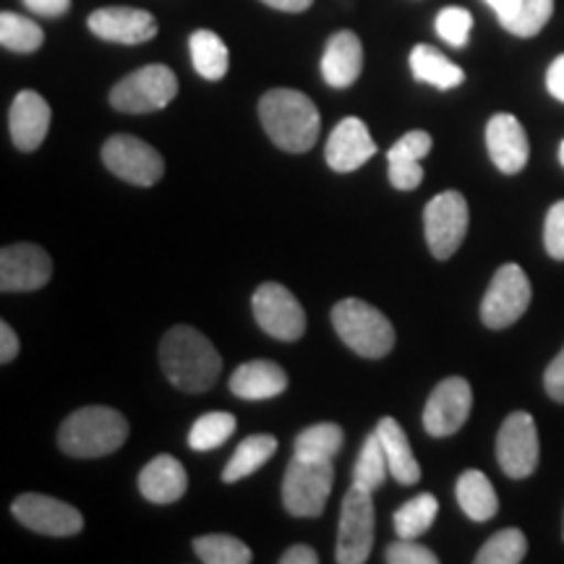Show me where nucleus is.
Listing matches in <instances>:
<instances>
[{
    "instance_id": "nucleus-1",
    "label": "nucleus",
    "mask_w": 564,
    "mask_h": 564,
    "mask_svg": "<svg viewBox=\"0 0 564 564\" xmlns=\"http://www.w3.org/2000/svg\"><path fill=\"white\" fill-rule=\"evenodd\" d=\"M160 366L173 387H178L181 392L199 394L217 382L223 371V358L207 335L178 324L162 337Z\"/></svg>"
},
{
    "instance_id": "nucleus-2",
    "label": "nucleus",
    "mask_w": 564,
    "mask_h": 564,
    "mask_svg": "<svg viewBox=\"0 0 564 564\" xmlns=\"http://www.w3.org/2000/svg\"><path fill=\"white\" fill-rule=\"evenodd\" d=\"M259 118L274 144L282 152L303 154L319 139V110L299 89H270L259 100Z\"/></svg>"
},
{
    "instance_id": "nucleus-3",
    "label": "nucleus",
    "mask_w": 564,
    "mask_h": 564,
    "mask_svg": "<svg viewBox=\"0 0 564 564\" xmlns=\"http://www.w3.org/2000/svg\"><path fill=\"white\" fill-rule=\"evenodd\" d=\"M129 440V421L116 408L87 405L70 413L58 429L61 449L70 457H105Z\"/></svg>"
},
{
    "instance_id": "nucleus-4",
    "label": "nucleus",
    "mask_w": 564,
    "mask_h": 564,
    "mask_svg": "<svg viewBox=\"0 0 564 564\" xmlns=\"http://www.w3.org/2000/svg\"><path fill=\"white\" fill-rule=\"evenodd\" d=\"M333 327L340 340L361 358L390 356L394 348V327L387 316L361 299H345L333 306Z\"/></svg>"
},
{
    "instance_id": "nucleus-5",
    "label": "nucleus",
    "mask_w": 564,
    "mask_h": 564,
    "mask_svg": "<svg viewBox=\"0 0 564 564\" xmlns=\"http://www.w3.org/2000/svg\"><path fill=\"white\" fill-rule=\"evenodd\" d=\"M335 484L333 460L293 455L282 478V505L293 518H319Z\"/></svg>"
},
{
    "instance_id": "nucleus-6",
    "label": "nucleus",
    "mask_w": 564,
    "mask_h": 564,
    "mask_svg": "<svg viewBox=\"0 0 564 564\" xmlns=\"http://www.w3.org/2000/svg\"><path fill=\"white\" fill-rule=\"evenodd\" d=\"M175 97H178V76L173 74V68L162 66V63L137 68L110 89L112 108L131 112V116L167 108Z\"/></svg>"
},
{
    "instance_id": "nucleus-7",
    "label": "nucleus",
    "mask_w": 564,
    "mask_h": 564,
    "mask_svg": "<svg viewBox=\"0 0 564 564\" xmlns=\"http://www.w3.org/2000/svg\"><path fill=\"white\" fill-rule=\"evenodd\" d=\"M369 489L350 484L340 507V531H337V556L340 564H364L369 560L377 531V512Z\"/></svg>"
},
{
    "instance_id": "nucleus-8",
    "label": "nucleus",
    "mask_w": 564,
    "mask_h": 564,
    "mask_svg": "<svg viewBox=\"0 0 564 564\" xmlns=\"http://www.w3.org/2000/svg\"><path fill=\"white\" fill-rule=\"evenodd\" d=\"M531 280L518 264H502L489 282L481 301V322L489 329H505L514 324L531 306Z\"/></svg>"
},
{
    "instance_id": "nucleus-9",
    "label": "nucleus",
    "mask_w": 564,
    "mask_h": 564,
    "mask_svg": "<svg viewBox=\"0 0 564 564\" xmlns=\"http://www.w3.org/2000/svg\"><path fill=\"white\" fill-rule=\"evenodd\" d=\"M251 308L259 327L274 340L295 343L306 333V312L299 299L280 282H262L253 293Z\"/></svg>"
},
{
    "instance_id": "nucleus-10",
    "label": "nucleus",
    "mask_w": 564,
    "mask_h": 564,
    "mask_svg": "<svg viewBox=\"0 0 564 564\" xmlns=\"http://www.w3.org/2000/svg\"><path fill=\"white\" fill-rule=\"evenodd\" d=\"M105 167L133 186H154L165 173V160L152 144L131 133H116L102 144Z\"/></svg>"
},
{
    "instance_id": "nucleus-11",
    "label": "nucleus",
    "mask_w": 564,
    "mask_h": 564,
    "mask_svg": "<svg viewBox=\"0 0 564 564\" xmlns=\"http://www.w3.org/2000/svg\"><path fill=\"white\" fill-rule=\"evenodd\" d=\"M468 202L460 192H442L426 204V209H423L426 243L440 262L460 249L465 232H468Z\"/></svg>"
},
{
    "instance_id": "nucleus-12",
    "label": "nucleus",
    "mask_w": 564,
    "mask_h": 564,
    "mask_svg": "<svg viewBox=\"0 0 564 564\" xmlns=\"http://www.w3.org/2000/svg\"><path fill=\"white\" fill-rule=\"evenodd\" d=\"M497 460L510 478H528L539 468V426L531 413L507 415L497 434Z\"/></svg>"
},
{
    "instance_id": "nucleus-13",
    "label": "nucleus",
    "mask_w": 564,
    "mask_h": 564,
    "mask_svg": "<svg viewBox=\"0 0 564 564\" xmlns=\"http://www.w3.org/2000/svg\"><path fill=\"white\" fill-rule=\"evenodd\" d=\"M470 408H474V390L463 377L442 379L429 394L426 408H423V429L442 440L460 432L468 421Z\"/></svg>"
},
{
    "instance_id": "nucleus-14",
    "label": "nucleus",
    "mask_w": 564,
    "mask_h": 564,
    "mask_svg": "<svg viewBox=\"0 0 564 564\" xmlns=\"http://www.w3.org/2000/svg\"><path fill=\"white\" fill-rule=\"evenodd\" d=\"M53 278V259L42 246L13 243L0 251V291L30 293L45 288Z\"/></svg>"
},
{
    "instance_id": "nucleus-15",
    "label": "nucleus",
    "mask_w": 564,
    "mask_h": 564,
    "mask_svg": "<svg viewBox=\"0 0 564 564\" xmlns=\"http://www.w3.org/2000/svg\"><path fill=\"white\" fill-rule=\"evenodd\" d=\"M11 512L21 525L42 535L66 539V535L82 533L84 528L82 512L74 505L45 497V494H21L17 502H13Z\"/></svg>"
},
{
    "instance_id": "nucleus-16",
    "label": "nucleus",
    "mask_w": 564,
    "mask_h": 564,
    "mask_svg": "<svg viewBox=\"0 0 564 564\" xmlns=\"http://www.w3.org/2000/svg\"><path fill=\"white\" fill-rule=\"evenodd\" d=\"M87 24L95 37L118 42V45H141L160 32L158 19L150 11L131 9V6H105L89 13Z\"/></svg>"
},
{
    "instance_id": "nucleus-17",
    "label": "nucleus",
    "mask_w": 564,
    "mask_h": 564,
    "mask_svg": "<svg viewBox=\"0 0 564 564\" xmlns=\"http://www.w3.org/2000/svg\"><path fill=\"white\" fill-rule=\"evenodd\" d=\"M486 147H489L497 171L505 175L520 173L528 165V158H531V144H528L523 123L510 112H497L486 123Z\"/></svg>"
},
{
    "instance_id": "nucleus-18",
    "label": "nucleus",
    "mask_w": 564,
    "mask_h": 564,
    "mask_svg": "<svg viewBox=\"0 0 564 564\" xmlns=\"http://www.w3.org/2000/svg\"><path fill=\"white\" fill-rule=\"evenodd\" d=\"M373 154H377V144H373L369 126L361 118L352 116L335 126V131L327 139V147H324V160L335 173L358 171Z\"/></svg>"
},
{
    "instance_id": "nucleus-19",
    "label": "nucleus",
    "mask_w": 564,
    "mask_h": 564,
    "mask_svg": "<svg viewBox=\"0 0 564 564\" xmlns=\"http://www.w3.org/2000/svg\"><path fill=\"white\" fill-rule=\"evenodd\" d=\"M51 105L34 89L19 91L9 110L11 139L21 152H34L51 129Z\"/></svg>"
},
{
    "instance_id": "nucleus-20",
    "label": "nucleus",
    "mask_w": 564,
    "mask_h": 564,
    "mask_svg": "<svg viewBox=\"0 0 564 564\" xmlns=\"http://www.w3.org/2000/svg\"><path fill=\"white\" fill-rule=\"evenodd\" d=\"M364 68V45L356 32L343 30L327 40L322 55V76L333 89H348Z\"/></svg>"
},
{
    "instance_id": "nucleus-21",
    "label": "nucleus",
    "mask_w": 564,
    "mask_h": 564,
    "mask_svg": "<svg viewBox=\"0 0 564 564\" xmlns=\"http://www.w3.org/2000/svg\"><path fill=\"white\" fill-rule=\"evenodd\" d=\"M188 476L173 455H158L141 468L139 491L152 505H173L186 494Z\"/></svg>"
},
{
    "instance_id": "nucleus-22",
    "label": "nucleus",
    "mask_w": 564,
    "mask_h": 564,
    "mask_svg": "<svg viewBox=\"0 0 564 564\" xmlns=\"http://www.w3.org/2000/svg\"><path fill=\"white\" fill-rule=\"evenodd\" d=\"M230 392L241 400H272L288 390V373L274 361H249L230 377Z\"/></svg>"
},
{
    "instance_id": "nucleus-23",
    "label": "nucleus",
    "mask_w": 564,
    "mask_h": 564,
    "mask_svg": "<svg viewBox=\"0 0 564 564\" xmlns=\"http://www.w3.org/2000/svg\"><path fill=\"white\" fill-rule=\"evenodd\" d=\"M373 432H377L379 442H382L387 463H390V476L394 478V481L403 484V486L419 484L421 481V465H419V460H415L411 442H408V434L403 432V426L387 415V419L377 423V429H373Z\"/></svg>"
},
{
    "instance_id": "nucleus-24",
    "label": "nucleus",
    "mask_w": 564,
    "mask_h": 564,
    "mask_svg": "<svg viewBox=\"0 0 564 564\" xmlns=\"http://www.w3.org/2000/svg\"><path fill=\"white\" fill-rule=\"evenodd\" d=\"M455 497L460 510L468 514L470 520H476V523H486V520H491L499 510L497 491H494L489 478L476 468L465 470V474L457 478Z\"/></svg>"
},
{
    "instance_id": "nucleus-25",
    "label": "nucleus",
    "mask_w": 564,
    "mask_h": 564,
    "mask_svg": "<svg viewBox=\"0 0 564 564\" xmlns=\"http://www.w3.org/2000/svg\"><path fill=\"white\" fill-rule=\"evenodd\" d=\"M411 70H413L415 79L423 84H432V87L442 89V91L460 87V84L465 82V70L432 45H415L413 47Z\"/></svg>"
},
{
    "instance_id": "nucleus-26",
    "label": "nucleus",
    "mask_w": 564,
    "mask_h": 564,
    "mask_svg": "<svg viewBox=\"0 0 564 564\" xmlns=\"http://www.w3.org/2000/svg\"><path fill=\"white\" fill-rule=\"evenodd\" d=\"M274 453H278V440H274L272 434L246 436V440L236 447V453H232L228 465H225L223 481L236 484L241 481V478H249L251 474H257Z\"/></svg>"
},
{
    "instance_id": "nucleus-27",
    "label": "nucleus",
    "mask_w": 564,
    "mask_h": 564,
    "mask_svg": "<svg viewBox=\"0 0 564 564\" xmlns=\"http://www.w3.org/2000/svg\"><path fill=\"white\" fill-rule=\"evenodd\" d=\"M188 51H192V63L196 74L207 82L225 79L230 66L228 45L220 40V34L212 30H196L188 40Z\"/></svg>"
},
{
    "instance_id": "nucleus-28",
    "label": "nucleus",
    "mask_w": 564,
    "mask_h": 564,
    "mask_svg": "<svg viewBox=\"0 0 564 564\" xmlns=\"http://www.w3.org/2000/svg\"><path fill=\"white\" fill-rule=\"evenodd\" d=\"M436 512H440L436 497H432V494H419V497H413L411 502H405L394 512V533H398V539H419V535H423L434 525Z\"/></svg>"
},
{
    "instance_id": "nucleus-29",
    "label": "nucleus",
    "mask_w": 564,
    "mask_h": 564,
    "mask_svg": "<svg viewBox=\"0 0 564 564\" xmlns=\"http://www.w3.org/2000/svg\"><path fill=\"white\" fill-rule=\"evenodd\" d=\"M194 552L204 564H249L251 549L228 533H209L194 539Z\"/></svg>"
},
{
    "instance_id": "nucleus-30",
    "label": "nucleus",
    "mask_w": 564,
    "mask_h": 564,
    "mask_svg": "<svg viewBox=\"0 0 564 564\" xmlns=\"http://www.w3.org/2000/svg\"><path fill=\"white\" fill-rule=\"evenodd\" d=\"M343 429L337 423H314L295 436V455L316 457V460H333L343 449Z\"/></svg>"
},
{
    "instance_id": "nucleus-31",
    "label": "nucleus",
    "mask_w": 564,
    "mask_h": 564,
    "mask_svg": "<svg viewBox=\"0 0 564 564\" xmlns=\"http://www.w3.org/2000/svg\"><path fill=\"white\" fill-rule=\"evenodd\" d=\"M45 42V32L32 19L19 17L13 11L0 13V45L13 53H34Z\"/></svg>"
},
{
    "instance_id": "nucleus-32",
    "label": "nucleus",
    "mask_w": 564,
    "mask_h": 564,
    "mask_svg": "<svg viewBox=\"0 0 564 564\" xmlns=\"http://www.w3.org/2000/svg\"><path fill=\"white\" fill-rule=\"evenodd\" d=\"M387 474H390V463H387L382 442H379L377 432H373L366 436L361 453H358L356 468H352V484L377 491L387 481Z\"/></svg>"
},
{
    "instance_id": "nucleus-33",
    "label": "nucleus",
    "mask_w": 564,
    "mask_h": 564,
    "mask_svg": "<svg viewBox=\"0 0 564 564\" xmlns=\"http://www.w3.org/2000/svg\"><path fill=\"white\" fill-rule=\"evenodd\" d=\"M528 554V539L518 528H502L478 549L476 564H518Z\"/></svg>"
},
{
    "instance_id": "nucleus-34",
    "label": "nucleus",
    "mask_w": 564,
    "mask_h": 564,
    "mask_svg": "<svg viewBox=\"0 0 564 564\" xmlns=\"http://www.w3.org/2000/svg\"><path fill=\"white\" fill-rule=\"evenodd\" d=\"M238 421L232 413H207L202 419L194 421L192 432H188V447L196 449V453H209V449H217L225 444L236 432Z\"/></svg>"
},
{
    "instance_id": "nucleus-35",
    "label": "nucleus",
    "mask_w": 564,
    "mask_h": 564,
    "mask_svg": "<svg viewBox=\"0 0 564 564\" xmlns=\"http://www.w3.org/2000/svg\"><path fill=\"white\" fill-rule=\"evenodd\" d=\"M554 13V0H518L505 30L514 37H535L549 24Z\"/></svg>"
},
{
    "instance_id": "nucleus-36",
    "label": "nucleus",
    "mask_w": 564,
    "mask_h": 564,
    "mask_svg": "<svg viewBox=\"0 0 564 564\" xmlns=\"http://www.w3.org/2000/svg\"><path fill=\"white\" fill-rule=\"evenodd\" d=\"M436 34L453 47H465L470 40V30H474V17L470 11L460 9V6H447L436 13Z\"/></svg>"
},
{
    "instance_id": "nucleus-37",
    "label": "nucleus",
    "mask_w": 564,
    "mask_h": 564,
    "mask_svg": "<svg viewBox=\"0 0 564 564\" xmlns=\"http://www.w3.org/2000/svg\"><path fill=\"white\" fill-rule=\"evenodd\" d=\"M434 139L426 131H408L387 152V162H421L432 152Z\"/></svg>"
},
{
    "instance_id": "nucleus-38",
    "label": "nucleus",
    "mask_w": 564,
    "mask_h": 564,
    "mask_svg": "<svg viewBox=\"0 0 564 564\" xmlns=\"http://www.w3.org/2000/svg\"><path fill=\"white\" fill-rule=\"evenodd\" d=\"M384 562L390 564H436L440 556H436L432 549L415 544V539H398L394 544L387 546Z\"/></svg>"
},
{
    "instance_id": "nucleus-39",
    "label": "nucleus",
    "mask_w": 564,
    "mask_h": 564,
    "mask_svg": "<svg viewBox=\"0 0 564 564\" xmlns=\"http://www.w3.org/2000/svg\"><path fill=\"white\" fill-rule=\"evenodd\" d=\"M544 246L549 257L556 259V262H564V199L549 209L544 225Z\"/></svg>"
},
{
    "instance_id": "nucleus-40",
    "label": "nucleus",
    "mask_w": 564,
    "mask_h": 564,
    "mask_svg": "<svg viewBox=\"0 0 564 564\" xmlns=\"http://www.w3.org/2000/svg\"><path fill=\"white\" fill-rule=\"evenodd\" d=\"M423 181L421 162H390V183L398 192H413Z\"/></svg>"
},
{
    "instance_id": "nucleus-41",
    "label": "nucleus",
    "mask_w": 564,
    "mask_h": 564,
    "mask_svg": "<svg viewBox=\"0 0 564 564\" xmlns=\"http://www.w3.org/2000/svg\"><path fill=\"white\" fill-rule=\"evenodd\" d=\"M544 387H546V394L554 400V403L564 405V348L560 350V356L546 366Z\"/></svg>"
},
{
    "instance_id": "nucleus-42",
    "label": "nucleus",
    "mask_w": 564,
    "mask_h": 564,
    "mask_svg": "<svg viewBox=\"0 0 564 564\" xmlns=\"http://www.w3.org/2000/svg\"><path fill=\"white\" fill-rule=\"evenodd\" d=\"M19 356V337L9 322H0V364H11Z\"/></svg>"
},
{
    "instance_id": "nucleus-43",
    "label": "nucleus",
    "mask_w": 564,
    "mask_h": 564,
    "mask_svg": "<svg viewBox=\"0 0 564 564\" xmlns=\"http://www.w3.org/2000/svg\"><path fill=\"white\" fill-rule=\"evenodd\" d=\"M24 6L40 17H63L70 9V0H24Z\"/></svg>"
},
{
    "instance_id": "nucleus-44",
    "label": "nucleus",
    "mask_w": 564,
    "mask_h": 564,
    "mask_svg": "<svg viewBox=\"0 0 564 564\" xmlns=\"http://www.w3.org/2000/svg\"><path fill=\"white\" fill-rule=\"evenodd\" d=\"M546 87L552 91V97L556 100L564 102V55H560L552 66H549V74H546Z\"/></svg>"
},
{
    "instance_id": "nucleus-45",
    "label": "nucleus",
    "mask_w": 564,
    "mask_h": 564,
    "mask_svg": "<svg viewBox=\"0 0 564 564\" xmlns=\"http://www.w3.org/2000/svg\"><path fill=\"white\" fill-rule=\"evenodd\" d=\"M316 562H319V554H316L312 546H303V544L285 549V554L280 556V564H316Z\"/></svg>"
},
{
    "instance_id": "nucleus-46",
    "label": "nucleus",
    "mask_w": 564,
    "mask_h": 564,
    "mask_svg": "<svg viewBox=\"0 0 564 564\" xmlns=\"http://www.w3.org/2000/svg\"><path fill=\"white\" fill-rule=\"evenodd\" d=\"M264 6H270L274 11H285V13H301L306 9H312L314 0H262Z\"/></svg>"
},
{
    "instance_id": "nucleus-47",
    "label": "nucleus",
    "mask_w": 564,
    "mask_h": 564,
    "mask_svg": "<svg viewBox=\"0 0 564 564\" xmlns=\"http://www.w3.org/2000/svg\"><path fill=\"white\" fill-rule=\"evenodd\" d=\"M486 6H489V9L497 13V19H499V24H505L507 19L512 17V11H514V3H518V0H484Z\"/></svg>"
},
{
    "instance_id": "nucleus-48",
    "label": "nucleus",
    "mask_w": 564,
    "mask_h": 564,
    "mask_svg": "<svg viewBox=\"0 0 564 564\" xmlns=\"http://www.w3.org/2000/svg\"><path fill=\"white\" fill-rule=\"evenodd\" d=\"M560 162H562V167H564V141L560 144Z\"/></svg>"
},
{
    "instance_id": "nucleus-49",
    "label": "nucleus",
    "mask_w": 564,
    "mask_h": 564,
    "mask_svg": "<svg viewBox=\"0 0 564 564\" xmlns=\"http://www.w3.org/2000/svg\"><path fill=\"white\" fill-rule=\"evenodd\" d=\"M562 535H564V520H562Z\"/></svg>"
}]
</instances>
